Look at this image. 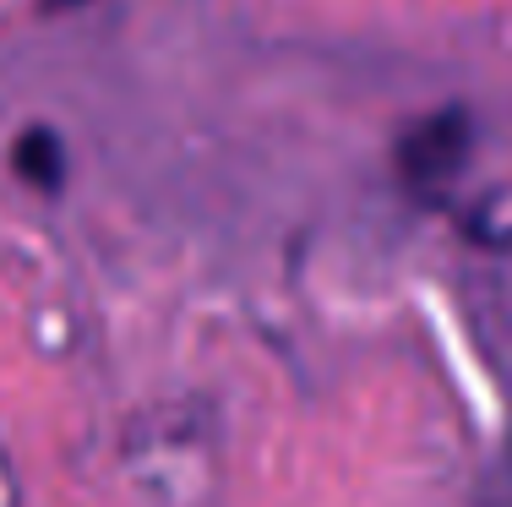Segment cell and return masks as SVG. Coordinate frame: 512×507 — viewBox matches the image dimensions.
<instances>
[{"label": "cell", "instance_id": "obj_1", "mask_svg": "<svg viewBox=\"0 0 512 507\" xmlns=\"http://www.w3.org/2000/svg\"><path fill=\"white\" fill-rule=\"evenodd\" d=\"M474 153V115L463 104H447V110H431L420 120H409L393 142V169L404 180L409 197L420 202H442L447 186L463 175Z\"/></svg>", "mask_w": 512, "mask_h": 507}, {"label": "cell", "instance_id": "obj_2", "mask_svg": "<svg viewBox=\"0 0 512 507\" xmlns=\"http://www.w3.org/2000/svg\"><path fill=\"white\" fill-rule=\"evenodd\" d=\"M11 169L22 175V186L55 197L66 186V142L50 126H22L17 142H11Z\"/></svg>", "mask_w": 512, "mask_h": 507}, {"label": "cell", "instance_id": "obj_3", "mask_svg": "<svg viewBox=\"0 0 512 507\" xmlns=\"http://www.w3.org/2000/svg\"><path fill=\"white\" fill-rule=\"evenodd\" d=\"M44 11H77V6H88V0H39Z\"/></svg>", "mask_w": 512, "mask_h": 507}]
</instances>
